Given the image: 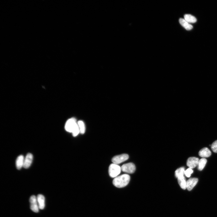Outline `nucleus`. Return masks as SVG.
I'll use <instances>...</instances> for the list:
<instances>
[{
	"instance_id": "nucleus-6",
	"label": "nucleus",
	"mask_w": 217,
	"mask_h": 217,
	"mask_svg": "<svg viewBox=\"0 0 217 217\" xmlns=\"http://www.w3.org/2000/svg\"><path fill=\"white\" fill-rule=\"evenodd\" d=\"M30 208L35 213H38L39 211V208L37 201V198L35 195L31 196L30 199Z\"/></svg>"
},
{
	"instance_id": "nucleus-13",
	"label": "nucleus",
	"mask_w": 217,
	"mask_h": 217,
	"mask_svg": "<svg viewBox=\"0 0 217 217\" xmlns=\"http://www.w3.org/2000/svg\"><path fill=\"white\" fill-rule=\"evenodd\" d=\"M179 22L181 25L187 30H190L193 28V26L186 21L184 19L180 18L179 19Z\"/></svg>"
},
{
	"instance_id": "nucleus-14",
	"label": "nucleus",
	"mask_w": 217,
	"mask_h": 217,
	"mask_svg": "<svg viewBox=\"0 0 217 217\" xmlns=\"http://www.w3.org/2000/svg\"><path fill=\"white\" fill-rule=\"evenodd\" d=\"M177 178L178 183L181 188L184 190L187 189V182L184 176L180 177Z\"/></svg>"
},
{
	"instance_id": "nucleus-18",
	"label": "nucleus",
	"mask_w": 217,
	"mask_h": 217,
	"mask_svg": "<svg viewBox=\"0 0 217 217\" xmlns=\"http://www.w3.org/2000/svg\"><path fill=\"white\" fill-rule=\"evenodd\" d=\"M185 171L184 168L183 167L177 169L175 172V177L178 178L180 177L184 176Z\"/></svg>"
},
{
	"instance_id": "nucleus-7",
	"label": "nucleus",
	"mask_w": 217,
	"mask_h": 217,
	"mask_svg": "<svg viewBox=\"0 0 217 217\" xmlns=\"http://www.w3.org/2000/svg\"><path fill=\"white\" fill-rule=\"evenodd\" d=\"M199 160V159L197 158H189L187 161V166L191 169L194 168L198 166Z\"/></svg>"
},
{
	"instance_id": "nucleus-12",
	"label": "nucleus",
	"mask_w": 217,
	"mask_h": 217,
	"mask_svg": "<svg viewBox=\"0 0 217 217\" xmlns=\"http://www.w3.org/2000/svg\"><path fill=\"white\" fill-rule=\"evenodd\" d=\"M25 158L22 155L19 156L16 161V166L17 169L20 170L23 167Z\"/></svg>"
},
{
	"instance_id": "nucleus-16",
	"label": "nucleus",
	"mask_w": 217,
	"mask_h": 217,
	"mask_svg": "<svg viewBox=\"0 0 217 217\" xmlns=\"http://www.w3.org/2000/svg\"><path fill=\"white\" fill-rule=\"evenodd\" d=\"M207 161V160L205 158H202L199 160L198 165L199 170L201 171L204 169Z\"/></svg>"
},
{
	"instance_id": "nucleus-1",
	"label": "nucleus",
	"mask_w": 217,
	"mask_h": 217,
	"mask_svg": "<svg viewBox=\"0 0 217 217\" xmlns=\"http://www.w3.org/2000/svg\"><path fill=\"white\" fill-rule=\"evenodd\" d=\"M130 177L129 175L124 174L115 178L113 181V184L118 188H122L126 187L129 182Z\"/></svg>"
},
{
	"instance_id": "nucleus-15",
	"label": "nucleus",
	"mask_w": 217,
	"mask_h": 217,
	"mask_svg": "<svg viewBox=\"0 0 217 217\" xmlns=\"http://www.w3.org/2000/svg\"><path fill=\"white\" fill-rule=\"evenodd\" d=\"M184 19L187 22L194 23L197 21V19L194 16L190 14H185L184 16Z\"/></svg>"
},
{
	"instance_id": "nucleus-11",
	"label": "nucleus",
	"mask_w": 217,
	"mask_h": 217,
	"mask_svg": "<svg viewBox=\"0 0 217 217\" xmlns=\"http://www.w3.org/2000/svg\"><path fill=\"white\" fill-rule=\"evenodd\" d=\"M199 154L200 156L204 158L210 157L211 154V153L209 148H204L200 150Z\"/></svg>"
},
{
	"instance_id": "nucleus-8",
	"label": "nucleus",
	"mask_w": 217,
	"mask_h": 217,
	"mask_svg": "<svg viewBox=\"0 0 217 217\" xmlns=\"http://www.w3.org/2000/svg\"><path fill=\"white\" fill-rule=\"evenodd\" d=\"M33 160V156L30 153H28L24 159L23 168L25 169L28 168L32 164Z\"/></svg>"
},
{
	"instance_id": "nucleus-5",
	"label": "nucleus",
	"mask_w": 217,
	"mask_h": 217,
	"mask_svg": "<svg viewBox=\"0 0 217 217\" xmlns=\"http://www.w3.org/2000/svg\"><path fill=\"white\" fill-rule=\"evenodd\" d=\"M129 158L128 155L123 154L114 157L112 158V161L113 163L118 165L126 161Z\"/></svg>"
},
{
	"instance_id": "nucleus-3",
	"label": "nucleus",
	"mask_w": 217,
	"mask_h": 217,
	"mask_svg": "<svg viewBox=\"0 0 217 217\" xmlns=\"http://www.w3.org/2000/svg\"><path fill=\"white\" fill-rule=\"evenodd\" d=\"M77 126L78 123L76 119L71 118L68 119L66 122L65 129L67 132L72 133Z\"/></svg>"
},
{
	"instance_id": "nucleus-9",
	"label": "nucleus",
	"mask_w": 217,
	"mask_h": 217,
	"mask_svg": "<svg viewBox=\"0 0 217 217\" xmlns=\"http://www.w3.org/2000/svg\"><path fill=\"white\" fill-rule=\"evenodd\" d=\"M198 182V179L197 178H191L187 181V189L190 191L194 188Z\"/></svg>"
},
{
	"instance_id": "nucleus-19",
	"label": "nucleus",
	"mask_w": 217,
	"mask_h": 217,
	"mask_svg": "<svg viewBox=\"0 0 217 217\" xmlns=\"http://www.w3.org/2000/svg\"><path fill=\"white\" fill-rule=\"evenodd\" d=\"M193 172V171L192 169L189 168L185 171L184 174L187 177H189Z\"/></svg>"
},
{
	"instance_id": "nucleus-20",
	"label": "nucleus",
	"mask_w": 217,
	"mask_h": 217,
	"mask_svg": "<svg viewBox=\"0 0 217 217\" xmlns=\"http://www.w3.org/2000/svg\"><path fill=\"white\" fill-rule=\"evenodd\" d=\"M211 148L214 152L217 153V140L212 143L211 146Z\"/></svg>"
},
{
	"instance_id": "nucleus-4",
	"label": "nucleus",
	"mask_w": 217,
	"mask_h": 217,
	"mask_svg": "<svg viewBox=\"0 0 217 217\" xmlns=\"http://www.w3.org/2000/svg\"><path fill=\"white\" fill-rule=\"evenodd\" d=\"M121 168L123 172L130 174L134 173L136 170L135 165L131 163L123 165Z\"/></svg>"
},
{
	"instance_id": "nucleus-2",
	"label": "nucleus",
	"mask_w": 217,
	"mask_h": 217,
	"mask_svg": "<svg viewBox=\"0 0 217 217\" xmlns=\"http://www.w3.org/2000/svg\"><path fill=\"white\" fill-rule=\"evenodd\" d=\"M121 170V168L118 165L113 163L110 165L109 167L110 176L112 178H115L118 177Z\"/></svg>"
},
{
	"instance_id": "nucleus-10",
	"label": "nucleus",
	"mask_w": 217,
	"mask_h": 217,
	"mask_svg": "<svg viewBox=\"0 0 217 217\" xmlns=\"http://www.w3.org/2000/svg\"><path fill=\"white\" fill-rule=\"evenodd\" d=\"M37 198L39 209H44L45 206V199L44 196L42 194H39L37 195Z\"/></svg>"
},
{
	"instance_id": "nucleus-17",
	"label": "nucleus",
	"mask_w": 217,
	"mask_h": 217,
	"mask_svg": "<svg viewBox=\"0 0 217 217\" xmlns=\"http://www.w3.org/2000/svg\"><path fill=\"white\" fill-rule=\"evenodd\" d=\"M77 123L80 130V133L82 134H84L86 131V127L83 121L80 120Z\"/></svg>"
}]
</instances>
